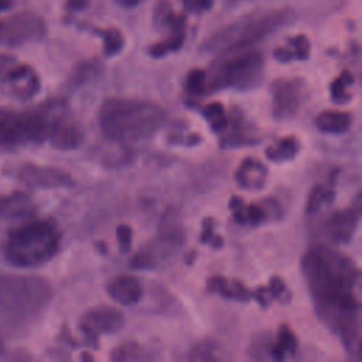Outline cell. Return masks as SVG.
I'll use <instances>...</instances> for the list:
<instances>
[{
    "mask_svg": "<svg viewBox=\"0 0 362 362\" xmlns=\"http://www.w3.org/2000/svg\"><path fill=\"white\" fill-rule=\"evenodd\" d=\"M0 83L20 100L33 99L41 88L37 71L13 57H0Z\"/></svg>",
    "mask_w": 362,
    "mask_h": 362,
    "instance_id": "9",
    "label": "cell"
},
{
    "mask_svg": "<svg viewBox=\"0 0 362 362\" xmlns=\"http://www.w3.org/2000/svg\"><path fill=\"white\" fill-rule=\"evenodd\" d=\"M228 115V124L223 132L219 133V143L222 147H240L259 143L260 136L256 126L249 122V119L239 107L233 106L232 112Z\"/></svg>",
    "mask_w": 362,
    "mask_h": 362,
    "instance_id": "16",
    "label": "cell"
},
{
    "mask_svg": "<svg viewBox=\"0 0 362 362\" xmlns=\"http://www.w3.org/2000/svg\"><path fill=\"white\" fill-rule=\"evenodd\" d=\"M100 69V65L98 61H85L82 64H79L71 76V83L75 86H79L85 82H88L89 79H92Z\"/></svg>",
    "mask_w": 362,
    "mask_h": 362,
    "instance_id": "35",
    "label": "cell"
},
{
    "mask_svg": "<svg viewBox=\"0 0 362 362\" xmlns=\"http://www.w3.org/2000/svg\"><path fill=\"white\" fill-rule=\"evenodd\" d=\"M16 177L33 188H69L76 184L71 173L59 167L23 163L14 170Z\"/></svg>",
    "mask_w": 362,
    "mask_h": 362,
    "instance_id": "12",
    "label": "cell"
},
{
    "mask_svg": "<svg viewBox=\"0 0 362 362\" xmlns=\"http://www.w3.org/2000/svg\"><path fill=\"white\" fill-rule=\"evenodd\" d=\"M297 346H298V341L294 331L287 324H281L279 327L276 339L272 341V345H270V359L283 361L294 355L297 351Z\"/></svg>",
    "mask_w": 362,
    "mask_h": 362,
    "instance_id": "25",
    "label": "cell"
},
{
    "mask_svg": "<svg viewBox=\"0 0 362 362\" xmlns=\"http://www.w3.org/2000/svg\"><path fill=\"white\" fill-rule=\"evenodd\" d=\"M361 218V202H359V195L356 197V202L349 205L345 209L334 212L331 216H328L322 225L321 230L324 236L334 242V243H348L359 223Z\"/></svg>",
    "mask_w": 362,
    "mask_h": 362,
    "instance_id": "15",
    "label": "cell"
},
{
    "mask_svg": "<svg viewBox=\"0 0 362 362\" xmlns=\"http://www.w3.org/2000/svg\"><path fill=\"white\" fill-rule=\"evenodd\" d=\"M206 290L209 293L218 294L226 300H235L246 303L253 298V290L246 287L242 281L228 279L219 274L206 279Z\"/></svg>",
    "mask_w": 362,
    "mask_h": 362,
    "instance_id": "20",
    "label": "cell"
},
{
    "mask_svg": "<svg viewBox=\"0 0 362 362\" xmlns=\"http://www.w3.org/2000/svg\"><path fill=\"white\" fill-rule=\"evenodd\" d=\"M119 6H122V7H126V8H130V7H134V6H137L141 0H115Z\"/></svg>",
    "mask_w": 362,
    "mask_h": 362,
    "instance_id": "40",
    "label": "cell"
},
{
    "mask_svg": "<svg viewBox=\"0 0 362 362\" xmlns=\"http://www.w3.org/2000/svg\"><path fill=\"white\" fill-rule=\"evenodd\" d=\"M206 72V90H247L256 88L264 74V57L257 49L222 54Z\"/></svg>",
    "mask_w": 362,
    "mask_h": 362,
    "instance_id": "7",
    "label": "cell"
},
{
    "mask_svg": "<svg viewBox=\"0 0 362 362\" xmlns=\"http://www.w3.org/2000/svg\"><path fill=\"white\" fill-rule=\"evenodd\" d=\"M229 208L233 214L235 221L240 225L257 226L269 219H277L281 216L280 202L274 198L246 204L240 197L233 195L229 201Z\"/></svg>",
    "mask_w": 362,
    "mask_h": 362,
    "instance_id": "14",
    "label": "cell"
},
{
    "mask_svg": "<svg viewBox=\"0 0 362 362\" xmlns=\"http://www.w3.org/2000/svg\"><path fill=\"white\" fill-rule=\"evenodd\" d=\"M315 127L328 134H342L346 133L352 124V115L345 110H322L317 115Z\"/></svg>",
    "mask_w": 362,
    "mask_h": 362,
    "instance_id": "22",
    "label": "cell"
},
{
    "mask_svg": "<svg viewBox=\"0 0 362 362\" xmlns=\"http://www.w3.org/2000/svg\"><path fill=\"white\" fill-rule=\"evenodd\" d=\"M116 236H117V242H119V247L120 252H127L132 246L133 242V230L129 225L126 223H120L116 228Z\"/></svg>",
    "mask_w": 362,
    "mask_h": 362,
    "instance_id": "37",
    "label": "cell"
},
{
    "mask_svg": "<svg viewBox=\"0 0 362 362\" xmlns=\"http://www.w3.org/2000/svg\"><path fill=\"white\" fill-rule=\"evenodd\" d=\"M267 167L255 157H246L235 171V180L242 189H262L267 181Z\"/></svg>",
    "mask_w": 362,
    "mask_h": 362,
    "instance_id": "18",
    "label": "cell"
},
{
    "mask_svg": "<svg viewBox=\"0 0 362 362\" xmlns=\"http://www.w3.org/2000/svg\"><path fill=\"white\" fill-rule=\"evenodd\" d=\"M185 90L192 98L206 95V72L201 68L191 69L185 78Z\"/></svg>",
    "mask_w": 362,
    "mask_h": 362,
    "instance_id": "32",
    "label": "cell"
},
{
    "mask_svg": "<svg viewBox=\"0 0 362 362\" xmlns=\"http://www.w3.org/2000/svg\"><path fill=\"white\" fill-rule=\"evenodd\" d=\"M112 361H147L154 359V355L150 354L148 349H146L143 345H140L136 341H124L110 352Z\"/></svg>",
    "mask_w": 362,
    "mask_h": 362,
    "instance_id": "28",
    "label": "cell"
},
{
    "mask_svg": "<svg viewBox=\"0 0 362 362\" xmlns=\"http://www.w3.org/2000/svg\"><path fill=\"white\" fill-rule=\"evenodd\" d=\"M202 116L206 119L209 127L215 133H222L229 120L226 107L221 102H212L205 105L202 109Z\"/></svg>",
    "mask_w": 362,
    "mask_h": 362,
    "instance_id": "30",
    "label": "cell"
},
{
    "mask_svg": "<svg viewBox=\"0 0 362 362\" xmlns=\"http://www.w3.org/2000/svg\"><path fill=\"white\" fill-rule=\"evenodd\" d=\"M337 170L331 174V177L324 182H317L305 201V211L307 214H315L322 206L331 204L335 198V178H337Z\"/></svg>",
    "mask_w": 362,
    "mask_h": 362,
    "instance_id": "23",
    "label": "cell"
},
{
    "mask_svg": "<svg viewBox=\"0 0 362 362\" xmlns=\"http://www.w3.org/2000/svg\"><path fill=\"white\" fill-rule=\"evenodd\" d=\"M184 4L191 11H204L211 7L212 0H184Z\"/></svg>",
    "mask_w": 362,
    "mask_h": 362,
    "instance_id": "39",
    "label": "cell"
},
{
    "mask_svg": "<svg viewBox=\"0 0 362 362\" xmlns=\"http://www.w3.org/2000/svg\"><path fill=\"white\" fill-rule=\"evenodd\" d=\"M301 148L300 140L296 136H287L280 139L276 144L266 148V157L270 161L281 163L293 160Z\"/></svg>",
    "mask_w": 362,
    "mask_h": 362,
    "instance_id": "26",
    "label": "cell"
},
{
    "mask_svg": "<svg viewBox=\"0 0 362 362\" xmlns=\"http://www.w3.org/2000/svg\"><path fill=\"white\" fill-rule=\"evenodd\" d=\"M107 294L122 305L137 304L143 297V287L140 281L130 274H122L107 283Z\"/></svg>",
    "mask_w": 362,
    "mask_h": 362,
    "instance_id": "19",
    "label": "cell"
},
{
    "mask_svg": "<svg viewBox=\"0 0 362 362\" xmlns=\"http://www.w3.org/2000/svg\"><path fill=\"white\" fill-rule=\"evenodd\" d=\"M37 212V204L28 192L13 191L0 195V218L6 221L28 219Z\"/></svg>",
    "mask_w": 362,
    "mask_h": 362,
    "instance_id": "17",
    "label": "cell"
},
{
    "mask_svg": "<svg viewBox=\"0 0 362 362\" xmlns=\"http://www.w3.org/2000/svg\"><path fill=\"white\" fill-rule=\"evenodd\" d=\"M300 270L318 320L338 338L348 356L361 359V272L352 257L325 243L311 245Z\"/></svg>",
    "mask_w": 362,
    "mask_h": 362,
    "instance_id": "1",
    "label": "cell"
},
{
    "mask_svg": "<svg viewBox=\"0 0 362 362\" xmlns=\"http://www.w3.org/2000/svg\"><path fill=\"white\" fill-rule=\"evenodd\" d=\"M201 243H206L214 249H219L223 246V239L221 235L215 232V221L214 218H204L202 219V228L199 235Z\"/></svg>",
    "mask_w": 362,
    "mask_h": 362,
    "instance_id": "36",
    "label": "cell"
},
{
    "mask_svg": "<svg viewBox=\"0 0 362 362\" xmlns=\"http://www.w3.org/2000/svg\"><path fill=\"white\" fill-rule=\"evenodd\" d=\"M311 52L310 40L303 35H294L288 38L286 47H277L273 51V57L279 62H290V61H304L308 59Z\"/></svg>",
    "mask_w": 362,
    "mask_h": 362,
    "instance_id": "24",
    "label": "cell"
},
{
    "mask_svg": "<svg viewBox=\"0 0 362 362\" xmlns=\"http://www.w3.org/2000/svg\"><path fill=\"white\" fill-rule=\"evenodd\" d=\"M124 324L123 314L110 305H96L82 314L79 329L86 344L96 348L100 334H113L122 329Z\"/></svg>",
    "mask_w": 362,
    "mask_h": 362,
    "instance_id": "11",
    "label": "cell"
},
{
    "mask_svg": "<svg viewBox=\"0 0 362 362\" xmlns=\"http://www.w3.org/2000/svg\"><path fill=\"white\" fill-rule=\"evenodd\" d=\"M83 137L82 124L65 102L55 116L48 143L58 150H74L82 144Z\"/></svg>",
    "mask_w": 362,
    "mask_h": 362,
    "instance_id": "13",
    "label": "cell"
},
{
    "mask_svg": "<svg viewBox=\"0 0 362 362\" xmlns=\"http://www.w3.org/2000/svg\"><path fill=\"white\" fill-rule=\"evenodd\" d=\"M253 298L262 307H269L273 301L287 304L291 301V291L283 279H280L279 276H273L270 277L267 286H262L253 290Z\"/></svg>",
    "mask_w": 362,
    "mask_h": 362,
    "instance_id": "21",
    "label": "cell"
},
{
    "mask_svg": "<svg viewBox=\"0 0 362 362\" xmlns=\"http://www.w3.org/2000/svg\"><path fill=\"white\" fill-rule=\"evenodd\" d=\"M61 247V232L48 218H28L11 229L1 246L6 260L21 269L37 267L49 262Z\"/></svg>",
    "mask_w": 362,
    "mask_h": 362,
    "instance_id": "4",
    "label": "cell"
},
{
    "mask_svg": "<svg viewBox=\"0 0 362 362\" xmlns=\"http://www.w3.org/2000/svg\"><path fill=\"white\" fill-rule=\"evenodd\" d=\"M272 113L276 120H288L301 109L307 85L301 78H279L272 83Z\"/></svg>",
    "mask_w": 362,
    "mask_h": 362,
    "instance_id": "10",
    "label": "cell"
},
{
    "mask_svg": "<svg viewBox=\"0 0 362 362\" xmlns=\"http://www.w3.org/2000/svg\"><path fill=\"white\" fill-rule=\"evenodd\" d=\"M3 348H4V345H3V341H1V337H0V354L3 352Z\"/></svg>",
    "mask_w": 362,
    "mask_h": 362,
    "instance_id": "41",
    "label": "cell"
},
{
    "mask_svg": "<svg viewBox=\"0 0 362 362\" xmlns=\"http://www.w3.org/2000/svg\"><path fill=\"white\" fill-rule=\"evenodd\" d=\"M52 298L54 288L47 279L0 272V332H25L44 315Z\"/></svg>",
    "mask_w": 362,
    "mask_h": 362,
    "instance_id": "2",
    "label": "cell"
},
{
    "mask_svg": "<svg viewBox=\"0 0 362 362\" xmlns=\"http://www.w3.org/2000/svg\"><path fill=\"white\" fill-rule=\"evenodd\" d=\"M218 345L214 341L205 339L198 344H195L188 351V359L189 361H219L221 356L218 355Z\"/></svg>",
    "mask_w": 362,
    "mask_h": 362,
    "instance_id": "33",
    "label": "cell"
},
{
    "mask_svg": "<svg viewBox=\"0 0 362 362\" xmlns=\"http://www.w3.org/2000/svg\"><path fill=\"white\" fill-rule=\"evenodd\" d=\"M93 33L103 40V52L107 57L119 54L124 47V37L117 28L93 27Z\"/></svg>",
    "mask_w": 362,
    "mask_h": 362,
    "instance_id": "31",
    "label": "cell"
},
{
    "mask_svg": "<svg viewBox=\"0 0 362 362\" xmlns=\"http://www.w3.org/2000/svg\"><path fill=\"white\" fill-rule=\"evenodd\" d=\"M293 16V8L281 7L243 17L209 35L202 42L201 49L205 52H219L221 55L249 49L280 27L288 24Z\"/></svg>",
    "mask_w": 362,
    "mask_h": 362,
    "instance_id": "6",
    "label": "cell"
},
{
    "mask_svg": "<svg viewBox=\"0 0 362 362\" xmlns=\"http://www.w3.org/2000/svg\"><path fill=\"white\" fill-rule=\"evenodd\" d=\"M354 85V75L349 71L341 72L329 85L331 99L335 103H346L352 99L351 88Z\"/></svg>",
    "mask_w": 362,
    "mask_h": 362,
    "instance_id": "29",
    "label": "cell"
},
{
    "mask_svg": "<svg viewBox=\"0 0 362 362\" xmlns=\"http://www.w3.org/2000/svg\"><path fill=\"white\" fill-rule=\"evenodd\" d=\"M64 99H48L28 109H0V148L11 150L48 141Z\"/></svg>",
    "mask_w": 362,
    "mask_h": 362,
    "instance_id": "5",
    "label": "cell"
},
{
    "mask_svg": "<svg viewBox=\"0 0 362 362\" xmlns=\"http://www.w3.org/2000/svg\"><path fill=\"white\" fill-rule=\"evenodd\" d=\"M47 34L44 18L31 11H23L0 20V44L20 47L40 41Z\"/></svg>",
    "mask_w": 362,
    "mask_h": 362,
    "instance_id": "8",
    "label": "cell"
},
{
    "mask_svg": "<svg viewBox=\"0 0 362 362\" xmlns=\"http://www.w3.org/2000/svg\"><path fill=\"white\" fill-rule=\"evenodd\" d=\"M165 110L151 100L109 98L98 112L103 136L119 144H134L154 136L165 122Z\"/></svg>",
    "mask_w": 362,
    "mask_h": 362,
    "instance_id": "3",
    "label": "cell"
},
{
    "mask_svg": "<svg viewBox=\"0 0 362 362\" xmlns=\"http://www.w3.org/2000/svg\"><path fill=\"white\" fill-rule=\"evenodd\" d=\"M184 40H185V27L171 28L168 37L148 47V54L154 58H161L170 52L180 49L184 44Z\"/></svg>",
    "mask_w": 362,
    "mask_h": 362,
    "instance_id": "27",
    "label": "cell"
},
{
    "mask_svg": "<svg viewBox=\"0 0 362 362\" xmlns=\"http://www.w3.org/2000/svg\"><path fill=\"white\" fill-rule=\"evenodd\" d=\"M168 141L171 144H182V146H195L198 143L202 141V137L201 134L198 133H189V134H185V133H177V134H171Z\"/></svg>",
    "mask_w": 362,
    "mask_h": 362,
    "instance_id": "38",
    "label": "cell"
},
{
    "mask_svg": "<svg viewBox=\"0 0 362 362\" xmlns=\"http://www.w3.org/2000/svg\"><path fill=\"white\" fill-rule=\"evenodd\" d=\"M270 345H272L270 332L267 331L257 332V335L252 338V344L247 349V354L253 359H270Z\"/></svg>",
    "mask_w": 362,
    "mask_h": 362,
    "instance_id": "34",
    "label": "cell"
}]
</instances>
